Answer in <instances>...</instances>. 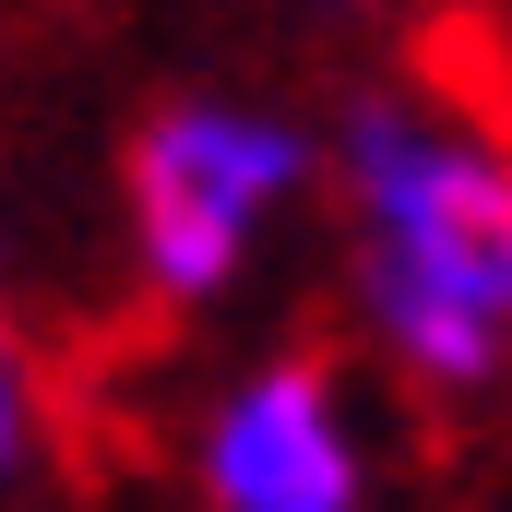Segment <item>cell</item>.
<instances>
[{
    "label": "cell",
    "instance_id": "obj_3",
    "mask_svg": "<svg viewBox=\"0 0 512 512\" xmlns=\"http://www.w3.org/2000/svg\"><path fill=\"white\" fill-rule=\"evenodd\" d=\"M191 512H370V417L346 358L274 346L191 417Z\"/></svg>",
    "mask_w": 512,
    "mask_h": 512
},
{
    "label": "cell",
    "instance_id": "obj_1",
    "mask_svg": "<svg viewBox=\"0 0 512 512\" xmlns=\"http://www.w3.org/2000/svg\"><path fill=\"white\" fill-rule=\"evenodd\" d=\"M334 298L393 393L477 417L512 393V60L429 48L322 131Z\"/></svg>",
    "mask_w": 512,
    "mask_h": 512
},
{
    "label": "cell",
    "instance_id": "obj_2",
    "mask_svg": "<svg viewBox=\"0 0 512 512\" xmlns=\"http://www.w3.org/2000/svg\"><path fill=\"white\" fill-rule=\"evenodd\" d=\"M322 191V131L274 96H167L120 143V239H131V298L155 322H203L215 298L251 286L274 227Z\"/></svg>",
    "mask_w": 512,
    "mask_h": 512
},
{
    "label": "cell",
    "instance_id": "obj_4",
    "mask_svg": "<svg viewBox=\"0 0 512 512\" xmlns=\"http://www.w3.org/2000/svg\"><path fill=\"white\" fill-rule=\"evenodd\" d=\"M48 465V358H36V334L0 310V489H24Z\"/></svg>",
    "mask_w": 512,
    "mask_h": 512
},
{
    "label": "cell",
    "instance_id": "obj_6",
    "mask_svg": "<svg viewBox=\"0 0 512 512\" xmlns=\"http://www.w3.org/2000/svg\"><path fill=\"white\" fill-rule=\"evenodd\" d=\"M501 60H512V48H501Z\"/></svg>",
    "mask_w": 512,
    "mask_h": 512
},
{
    "label": "cell",
    "instance_id": "obj_5",
    "mask_svg": "<svg viewBox=\"0 0 512 512\" xmlns=\"http://www.w3.org/2000/svg\"><path fill=\"white\" fill-rule=\"evenodd\" d=\"M298 12H382V0H298Z\"/></svg>",
    "mask_w": 512,
    "mask_h": 512
}]
</instances>
